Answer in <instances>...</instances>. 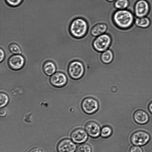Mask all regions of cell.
Segmentation results:
<instances>
[{"label":"cell","mask_w":152,"mask_h":152,"mask_svg":"<svg viewBox=\"0 0 152 152\" xmlns=\"http://www.w3.org/2000/svg\"><path fill=\"white\" fill-rule=\"evenodd\" d=\"M129 152H143V151L141 147L133 145L130 148Z\"/></svg>","instance_id":"cb8c5ba5"},{"label":"cell","mask_w":152,"mask_h":152,"mask_svg":"<svg viewBox=\"0 0 152 152\" xmlns=\"http://www.w3.org/2000/svg\"><path fill=\"white\" fill-rule=\"evenodd\" d=\"M0 62H1L4 60L5 57V53L4 50L1 48L0 50Z\"/></svg>","instance_id":"484cf974"},{"label":"cell","mask_w":152,"mask_h":152,"mask_svg":"<svg viewBox=\"0 0 152 152\" xmlns=\"http://www.w3.org/2000/svg\"><path fill=\"white\" fill-rule=\"evenodd\" d=\"M108 29L107 25L104 23H99L91 28L90 33L94 37H96L106 33Z\"/></svg>","instance_id":"5bb4252c"},{"label":"cell","mask_w":152,"mask_h":152,"mask_svg":"<svg viewBox=\"0 0 152 152\" xmlns=\"http://www.w3.org/2000/svg\"><path fill=\"white\" fill-rule=\"evenodd\" d=\"M7 114L6 110L4 108H1L0 110V116L1 117H3L6 115Z\"/></svg>","instance_id":"4316f807"},{"label":"cell","mask_w":152,"mask_h":152,"mask_svg":"<svg viewBox=\"0 0 152 152\" xmlns=\"http://www.w3.org/2000/svg\"><path fill=\"white\" fill-rule=\"evenodd\" d=\"M76 152H92V148L88 144L83 143L77 148Z\"/></svg>","instance_id":"44dd1931"},{"label":"cell","mask_w":152,"mask_h":152,"mask_svg":"<svg viewBox=\"0 0 152 152\" xmlns=\"http://www.w3.org/2000/svg\"><path fill=\"white\" fill-rule=\"evenodd\" d=\"M134 23L137 27L144 29L150 26L151 21L150 19L146 16L140 18L137 17L135 19Z\"/></svg>","instance_id":"9a60e30c"},{"label":"cell","mask_w":152,"mask_h":152,"mask_svg":"<svg viewBox=\"0 0 152 152\" xmlns=\"http://www.w3.org/2000/svg\"><path fill=\"white\" fill-rule=\"evenodd\" d=\"M112 133V129L110 126H105L103 127L101 130L100 134L104 138H107L110 137Z\"/></svg>","instance_id":"d6986e66"},{"label":"cell","mask_w":152,"mask_h":152,"mask_svg":"<svg viewBox=\"0 0 152 152\" xmlns=\"http://www.w3.org/2000/svg\"><path fill=\"white\" fill-rule=\"evenodd\" d=\"M25 63L24 57L20 54H14L11 56L8 61V64L12 69L18 70L21 69Z\"/></svg>","instance_id":"9c48e42d"},{"label":"cell","mask_w":152,"mask_h":152,"mask_svg":"<svg viewBox=\"0 0 152 152\" xmlns=\"http://www.w3.org/2000/svg\"><path fill=\"white\" fill-rule=\"evenodd\" d=\"M88 29L87 21L82 18H77L73 19L69 26V31L71 35L77 39H80L86 34Z\"/></svg>","instance_id":"7a4b0ae2"},{"label":"cell","mask_w":152,"mask_h":152,"mask_svg":"<svg viewBox=\"0 0 152 152\" xmlns=\"http://www.w3.org/2000/svg\"><path fill=\"white\" fill-rule=\"evenodd\" d=\"M81 106L83 111L88 114H91L96 112L99 107L98 101L95 99L88 97L84 99L82 103Z\"/></svg>","instance_id":"52a82bcc"},{"label":"cell","mask_w":152,"mask_h":152,"mask_svg":"<svg viewBox=\"0 0 152 152\" xmlns=\"http://www.w3.org/2000/svg\"><path fill=\"white\" fill-rule=\"evenodd\" d=\"M151 139L150 134L143 130H138L131 134L130 140L132 145L142 146L146 145Z\"/></svg>","instance_id":"277c9868"},{"label":"cell","mask_w":152,"mask_h":152,"mask_svg":"<svg viewBox=\"0 0 152 152\" xmlns=\"http://www.w3.org/2000/svg\"><path fill=\"white\" fill-rule=\"evenodd\" d=\"M112 18L115 26L123 30L130 28L135 20L133 13L127 9L117 10L113 13Z\"/></svg>","instance_id":"6da1fadb"},{"label":"cell","mask_w":152,"mask_h":152,"mask_svg":"<svg viewBox=\"0 0 152 152\" xmlns=\"http://www.w3.org/2000/svg\"><path fill=\"white\" fill-rule=\"evenodd\" d=\"M43 70L46 75L51 76L55 73L56 70V66L53 62L50 61H47L43 65Z\"/></svg>","instance_id":"2e32d148"},{"label":"cell","mask_w":152,"mask_h":152,"mask_svg":"<svg viewBox=\"0 0 152 152\" xmlns=\"http://www.w3.org/2000/svg\"><path fill=\"white\" fill-rule=\"evenodd\" d=\"M114 6L118 10L127 9L130 6V2L129 0H116Z\"/></svg>","instance_id":"ac0fdd59"},{"label":"cell","mask_w":152,"mask_h":152,"mask_svg":"<svg viewBox=\"0 0 152 152\" xmlns=\"http://www.w3.org/2000/svg\"><path fill=\"white\" fill-rule=\"evenodd\" d=\"M27 152H43V151L40 148L35 147L31 148Z\"/></svg>","instance_id":"d4e9b609"},{"label":"cell","mask_w":152,"mask_h":152,"mask_svg":"<svg viewBox=\"0 0 152 152\" xmlns=\"http://www.w3.org/2000/svg\"><path fill=\"white\" fill-rule=\"evenodd\" d=\"M56 148L58 152H75L76 149V145L70 139L65 138L58 142Z\"/></svg>","instance_id":"ba28073f"},{"label":"cell","mask_w":152,"mask_h":152,"mask_svg":"<svg viewBox=\"0 0 152 152\" xmlns=\"http://www.w3.org/2000/svg\"><path fill=\"white\" fill-rule=\"evenodd\" d=\"M112 42L111 36L105 33L95 38L93 43V46L96 51L102 53L109 49Z\"/></svg>","instance_id":"3957f363"},{"label":"cell","mask_w":152,"mask_h":152,"mask_svg":"<svg viewBox=\"0 0 152 152\" xmlns=\"http://www.w3.org/2000/svg\"><path fill=\"white\" fill-rule=\"evenodd\" d=\"M114 55L112 51L109 49L101 53L100 59L102 62L105 64H108L113 61Z\"/></svg>","instance_id":"e0dca14e"},{"label":"cell","mask_w":152,"mask_h":152,"mask_svg":"<svg viewBox=\"0 0 152 152\" xmlns=\"http://www.w3.org/2000/svg\"><path fill=\"white\" fill-rule=\"evenodd\" d=\"M148 110L152 114V101L150 102L148 105Z\"/></svg>","instance_id":"83f0119b"},{"label":"cell","mask_w":152,"mask_h":152,"mask_svg":"<svg viewBox=\"0 0 152 152\" xmlns=\"http://www.w3.org/2000/svg\"><path fill=\"white\" fill-rule=\"evenodd\" d=\"M6 3L9 6L15 7L20 5L23 0H5Z\"/></svg>","instance_id":"603a6c76"},{"label":"cell","mask_w":152,"mask_h":152,"mask_svg":"<svg viewBox=\"0 0 152 152\" xmlns=\"http://www.w3.org/2000/svg\"><path fill=\"white\" fill-rule=\"evenodd\" d=\"M9 97L5 93L1 92L0 93V107L1 108L5 106L9 102Z\"/></svg>","instance_id":"7402d4cb"},{"label":"cell","mask_w":152,"mask_h":152,"mask_svg":"<svg viewBox=\"0 0 152 152\" xmlns=\"http://www.w3.org/2000/svg\"><path fill=\"white\" fill-rule=\"evenodd\" d=\"M68 72L70 77L74 80L80 78L84 73V67L83 63L78 60L71 61L69 64Z\"/></svg>","instance_id":"5b68a950"},{"label":"cell","mask_w":152,"mask_h":152,"mask_svg":"<svg viewBox=\"0 0 152 152\" xmlns=\"http://www.w3.org/2000/svg\"><path fill=\"white\" fill-rule=\"evenodd\" d=\"M88 135L83 129L77 128L73 130L70 134L72 140L77 144L82 143L87 140Z\"/></svg>","instance_id":"8fae6325"},{"label":"cell","mask_w":152,"mask_h":152,"mask_svg":"<svg viewBox=\"0 0 152 152\" xmlns=\"http://www.w3.org/2000/svg\"><path fill=\"white\" fill-rule=\"evenodd\" d=\"M67 79L65 74L60 72L54 73L50 77V82L53 86L61 88L64 86L67 83Z\"/></svg>","instance_id":"30bf717a"},{"label":"cell","mask_w":152,"mask_h":152,"mask_svg":"<svg viewBox=\"0 0 152 152\" xmlns=\"http://www.w3.org/2000/svg\"><path fill=\"white\" fill-rule=\"evenodd\" d=\"M133 118L136 123L140 125L147 123L150 119L148 114L142 110L136 111L134 114Z\"/></svg>","instance_id":"4fadbf2b"},{"label":"cell","mask_w":152,"mask_h":152,"mask_svg":"<svg viewBox=\"0 0 152 152\" xmlns=\"http://www.w3.org/2000/svg\"><path fill=\"white\" fill-rule=\"evenodd\" d=\"M108 2H113L114 1H115V0H106Z\"/></svg>","instance_id":"f1b7e54d"},{"label":"cell","mask_w":152,"mask_h":152,"mask_svg":"<svg viewBox=\"0 0 152 152\" xmlns=\"http://www.w3.org/2000/svg\"><path fill=\"white\" fill-rule=\"evenodd\" d=\"M150 4L146 0H138L134 6V14L137 17L146 16L150 10Z\"/></svg>","instance_id":"8992f818"},{"label":"cell","mask_w":152,"mask_h":152,"mask_svg":"<svg viewBox=\"0 0 152 152\" xmlns=\"http://www.w3.org/2000/svg\"><path fill=\"white\" fill-rule=\"evenodd\" d=\"M10 51L14 54H20L21 53V50L20 46L15 43L10 44L9 46Z\"/></svg>","instance_id":"ffe728a7"},{"label":"cell","mask_w":152,"mask_h":152,"mask_svg":"<svg viewBox=\"0 0 152 152\" xmlns=\"http://www.w3.org/2000/svg\"><path fill=\"white\" fill-rule=\"evenodd\" d=\"M85 129L87 134L91 137L96 138L99 136L101 129L99 125L94 121H89L85 125Z\"/></svg>","instance_id":"7c38bea8"}]
</instances>
